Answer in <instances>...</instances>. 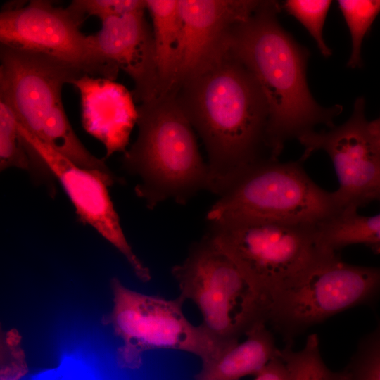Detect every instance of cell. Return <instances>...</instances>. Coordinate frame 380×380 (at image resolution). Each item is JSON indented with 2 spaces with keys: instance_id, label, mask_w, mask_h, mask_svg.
<instances>
[{
  "instance_id": "14",
  "label": "cell",
  "mask_w": 380,
  "mask_h": 380,
  "mask_svg": "<svg viewBox=\"0 0 380 380\" xmlns=\"http://www.w3.org/2000/svg\"><path fill=\"white\" fill-rule=\"evenodd\" d=\"M97 51L132 80L136 101H148L160 94L152 28L145 11L113 16L101 21L91 35Z\"/></svg>"
},
{
  "instance_id": "25",
  "label": "cell",
  "mask_w": 380,
  "mask_h": 380,
  "mask_svg": "<svg viewBox=\"0 0 380 380\" xmlns=\"http://www.w3.org/2000/svg\"><path fill=\"white\" fill-rule=\"evenodd\" d=\"M254 380H289L286 367L280 357L270 360L267 365L257 374Z\"/></svg>"
},
{
  "instance_id": "6",
  "label": "cell",
  "mask_w": 380,
  "mask_h": 380,
  "mask_svg": "<svg viewBox=\"0 0 380 380\" xmlns=\"http://www.w3.org/2000/svg\"><path fill=\"white\" fill-rule=\"evenodd\" d=\"M296 161L268 160L243 174L217 196L208 222L267 220L319 224L341 212L334 192L315 184Z\"/></svg>"
},
{
  "instance_id": "5",
  "label": "cell",
  "mask_w": 380,
  "mask_h": 380,
  "mask_svg": "<svg viewBox=\"0 0 380 380\" xmlns=\"http://www.w3.org/2000/svg\"><path fill=\"white\" fill-rule=\"evenodd\" d=\"M208 223L207 235L253 286L267 318L282 293L334 252L322 245L318 224L267 220Z\"/></svg>"
},
{
  "instance_id": "17",
  "label": "cell",
  "mask_w": 380,
  "mask_h": 380,
  "mask_svg": "<svg viewBox=\"0 0 380 380\" xmlns=\"http://www.w3.org/2000/svg\"><path fill=\"white\" fill-rule=\"evenodd\" d=\"M152 20L159 95L167 94L173 82L182 39L179 0H146Z\"/></svg>"
},
{
  "instance_id": "12",
  "label": "cell",
  "mask_w": 380,
  "mask_h": 380,
  "mask_svg": "<svg viewBox=\"0 0 380 380\" xmlns=\"http://www.w3.org/2000/svg\"><path fill=\"white\" fill-rule=\"evenodd\" d=\"M18 128L27 150L39 158L60 182L80 221L91 226L122 254L139 281H149L151 272L128 243L108 193V186L120 179L115 175L77 166L19 122Z\"/></svg>"
},
{
  "instance_id": "9",
  "label": "cell",
  "mask_w": 380,
  "mask_h": 380,
  "mask_svg": "<svg viewBox=\"0 0 380 380\" xmlns=\"http://www.w3.org/2000/svg\"><path fill=\"white\" fill-rule=\"evenodd\" d=\"M380 297V267L355 265L331 252L271 306L267 325L286 345L310 327L348 309L372 305Z\"/></svg>"
},
{
  "instance_id": "19",
  "label": "cell",
  "mask_w": 380,
  "mask_h": 380,
  "mask_svg": "<svg viewBox=\"0 0 380 380\" xmlns=\"http://www.w3.org/2000/svg\"><path fill=\"white\" fill-rule=\"evenodd\" d=\"M291 346L286 345L280 349L289 380H344L343 370L333 371L324 363L316 334L307 337L301 349L295 350Z\"/></svg>"
},
{
  "instance_id": "23",
  "label": "cell",
  "mask_w": 380,
  "mask_h": 380,
  "mask_svg": "<svg viewBox=\"0 0 380 380\" xmlns=\"http://www.w3.org/2000/svg\"><path fill=\"white\" fill-rule=\"evenodd\" d=\"M331 4L330 0H287L283 4V7L287 13L306 28L324 57H329L332 53L322 34L325 19Z\"/></svg>"
},
{
  "instance_id": "26",
  "label": "cell",
  "mask_w": 380,
  "mask_h": 380,
  "mask_svg": "<svg viewBox=\"0 0 380 380\" xmlns=\"http://www.w3.org/2000/svg\"><path fill=\"white\" fill-rule=\"evenodd\" d=\"M369 132L380 149V116L374 120L369 121Z\"/></svg>"
},
{
  "instance_id": "10",
  "label": "cell",
  "mask_w": 380,
  "mask_h": 380,
  "mask_svg": "<svg viewBox=\"0 0 380 380\" xmlns=\"http://www.w3.org/2000/svg\"><path fill=\"white\" fill-rule=\"evenodd\" d=\"M82 23L68 7L33 0L25 6L2 8L0 42L67 61L91 77L114 81L119 69L97 51L91 35L80 31Z\"/></svg>"
},
{
  "instance_id": "4",
  "label": "cell",
  "mask_w": 380,
  "mask_h": 380,
  "mask_svg": "<svg viewBox=\"0 0 380 380\" xmlns=\"http://www.w3.org/2000/svg\"><path fill=\"white\" fill-rule=\"evenodd\" d=\"M0 101L28 132L81 167L113 175L80 141L62 103L64 84L87 75L53 56L1 44Z\"/></svg>"
},
{
  "instance_id": "8",
  "label": "cell",
  "mask_w": 380,
  "mask_h": 380,
  "mask_svg": "<svg viewBox=\"0 0 380 380\" xmlns=\"http://www.w3.org/2000/svg\"><path fill=\"white\" fill-rule=\"evenodd\" d=\"M113 307L103 315L122 344L116 362L123 369L141 365L142 355L151 350H172L198 357L201 364L211 362L232 346L215 339L201 324H193L182 307L180 295L174 299L149 296L129 289L116 277L110 280Z\"/></svg>"
},
{
  "instance_id": "18",
  "label": "cell",
  "mask_w": 380,
  "mask_h": 380,
  "mask_svg": "<svg viewBox=\"0 0 380 380\" xmlns=\"http://www.w3.org/2000/svg\"><path fill=\"white\" fill-rule=\"evenodd\" d=\"M357 211H341L317 225L319 241L326 249L338 252L350 245L362 244L380 253V213L363 216Z\"/></svg>"
},
{
  "instance_id": "1",
  "label": "cell",
  "mask_w": 380,
  "mask_h": 380,
  "mask_svg": "<svg viewBox=\"0 0 380 380\" xmlns=\"http://www.w3.org/2000/svg\"><path fill=\"white\" fill-rule=\"evenodd\" d=\"M201 138L210 192L224 193L252 167L273 157L269 110L255 78L227 48L170 94Z\"/></svg>"
},
{
  "instance_id": "21",
  "label": "cell",
  "mask_w": 380,
  "mask_h": 380,
  "mask_svg": "<svg viewBox=\"0 0 380 380\" xmlns=\"http://www.w3.org/2000/svg\"><path fill=\"white\" fill-rule=\"evenodd\" d=\"M30 169V162L12 109L0 101V168Z\"/></svg>"
},
{
  "instance_id": "27",
  "label": "cell",
  "mask_w": 380,
  "mask_h": 380,
  "mask_svg": "<svg viewBox=\"0 0 380 380\" xmlns=\"http://www.w3.org/2000/svg\"><path fill=\"white\" fill-rule=\"evenodd\" d=\"M377 201H379L380 202V194H379V197L377 198Z\"/></svg>"
},
{
  "instance_id": "2",
  "label": "cell",
  "mask_w": 380,
  "mask_h": 380,
  "mask_svg": "<svg viewBox=\"0 0 380 380\" xmlns=\"http://www.w3.org/2000/svg\"><path fill=\"white\" fill-rule=\"evenodd\" d=\"M280 6L260 1L253 13L236 24L229 37L232 51L258 82L269 110L268 136L274 158L284 144L315 131L319 125L334 127L342 106L325 108L312 97L306 80L307 49L279 23Z\"/></svg>"
},
{
  "instance_id": "22",
  "label": "cell",
  "mask_w": 380,
  "mask_h": 380,
  "mask_svg": "<svg viewBox=\"0 0 380 380\" xmlns=\"http://www.w3.org/2000/svg\"><path fill=\"white\" fill-rule=\"evenodd\" d=\"M343 372L344 380H380V322L361 338Z\"/></svg>"
},
{
  "instance_id": "15",
  "label": "cell",
  "mask_w": 380,
  "mask_h": 380,
  "mask_svg": "<svg viewBox=\"0 0 380 380\" xmlns=\"http://www.w3.org/2000/svg\"><path fill=\"white\" fill-rule=\"evenodd\" d=\"M74 84L80 91L84 129L101 141L106 157L125 151L137 110L124 87L104 78L86 75Z\"/></svg>"
},
{
  "instance_id": "11",
  "label": "cell",
  "mask_w": 380,
  "mask_h": 380,
  "mask_svg": "<svg viewBox=\"0 0 380 380\" xmlns=\"http://www.w3.org/2000/svg\"><path fill=\"white\" fill-rule=\"evenodd\" d=\"M365 109V99L360 97L346 122L298 139L305 148L304 160L317 151L329 156L338 181L334 194L341 211L357 210L377 201L380 194V149L369 132Z\"/></svg>"
},
{
  "instance_id": "13",
  "label": "cell",
  "mask_w": 380,
  "mask_h": 380,
  "mask_svg": "<svg viewBox=\"0 0 380 380\" xmlns=\"http://www.w3.org/2000/svg\"><path fill=\"white\" fill-rule=\"evenodd\" d=\"M260 1L179 0L182 39L176 72L167 94L200 70L227 46L232 27L246 20Z\"/></svg>"
},
{
  "instance_id": "7",
  "label": "cell",
  "mask_w": 380,
  "mask_h": 380,
  "mask_svg": "<svg viewBox=\"0 0 380 380\" xmlns=\"http://www.w3.org/2000/svg\"><path fill=\"white\" fill-rule=\"evenodd\" d=\"M171 272L179 295L196 305L201 324L220 342L234 345L256 325L267 324V312L256 291L207 234Z\"/></svg>"
},
{
  "instance_id": "3",
  "label": "cell",
  "mask_w": 380,
  "mask_h": 380,
  "mask_svg": "<svg viewBox=\"0 0 380 380\" xmlns=\"http://www.w3.org/2000/svg\"><path fill=\"white\" fill-rule=\"evenodd\" d=\"M138 135L122 158L124 168L137 176V196L148 208L172 200L184 205L207 190L208 168L199 152L194 129L170 94L141 103Z\"/></svg>"
},
{
  "instance_id": "16",
  "label": "cell",
  "mask_w": 380,
  "mask_h": 380,
  "mask_svg": "<svg viewBox=\"0 0 380 380\" xmlns=\"http://www.w3.org/2000/svg\"><path fill=\"white\" fill-rule=\"evenodd\" d=\"M245 336L214 360L201 364L194 380H240L255 376L279 355L280 349L266 323L256 325Z\"/></svg>"
},
{
  "instance_id": "24",
  "label": "cell",
  "mask_w": 380,
  "mask_h": 380,
  "mask_svg": "<svg viewBox=\"0 0 380 380\" xmlns=\"http://www.w3.org/2000/svg\"><path fill=\"white\" fill-rule=\"evenodd\" d=\"M68 8L82 22L88 16L103 20L113 16L146 11V0H74Z\"/></svg>"
},
{
  "instance_id": "20",
  "label": "cell",
  "mask_w": 380,
  "mask_h": 380,
  "mask_svg": "<svg viewBox=\"0 0 380 380\" xmlns=\"http://www.w3.org/2000/svg\"><path fill=\"white\" fill-rule=\"evenodd\" d=\"M338 4L352 40V51L348 66L355 68L362 65V43L380 13V0H339Z\"/></svg>"
}]
</instances>
